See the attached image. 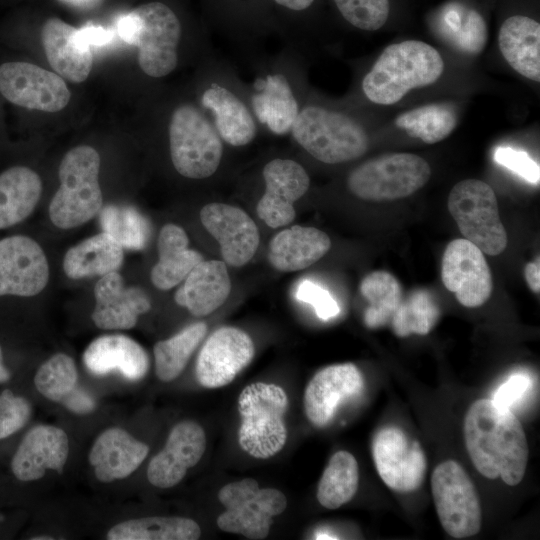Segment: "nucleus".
Masks as SVG:
<instances>
[{
    "instance_id": "f257e3e1",
    "label": "nucleus",
    "mask_w": 540,
    "mask_h": 540,
    "mask_svg": "<svg viewBox=\"0 0 540 540\" xmlns=\"http://www.w3.org/2000/svg\"><path fill=\"white\" fill-rule=\"evenodd\" d=\"M463 431L469 457L481 475L500 477L509 486L521 482L529 450L524 429L510 409L478 399L465 415Z\"/></svg>"
},
{
    "instance_id": "f03ea898",
    "label": "nucleus",
    "mask_w": 540,
    "mask_h": 540,
    "mask_svg": "<svg viewBox=\"0 0 540 540\" xmlns=\"http://www.w3.org/2000/svg\"><path fill=\"white\" fill-rule=\"evenodd\" d=\"M443 70V59L433 46L406 40L383 50L364 76L361 88L369 101L392 105L411 90L435 83Z\"/></svg>"
},
{
    "instance_id": "7ed1b4c3",
    "label": "nucleus",
    "mask_w": 540,
    "mask_h": 540,
    "mask_svg": "<svg viewBox=\"0 0 540 540\" xmlns=\"http://www.w3.org/2000/svg\"><path fill=\"white\" fill-rule=\"evenodd\" d=\"M116 31L137 47L138 64L146 76L163 78L177 68L183 28L168 4L150 1L134 7L117 18Z\"/></svg>"
},
{
    "instance_id": "20e7f679",
    "label": "nucleus",
    "mask_w": 540,
    "mask_h": 540,
    "mask_svg": "<svg viewBox=\"0 0 540 540\" xmlns=\"http://www.w3.org/2000/svg\"><path fill=\"white\" fill-rule=\"evenodd\" d=\"M195 99L211 118L223 142L244 147L253 142L259 125L245 84L225 61L210 57Z\"/></svg>"
},
{
    "instance_id": "39448f33",
    "label": "nucleus",
    "mask_w": 540,
    "mask_h": 540,
    "mask_svg": "<svg viewBox=\"0 0 540 540\" xmlns=\"http://www.w3.org/2000/svg\"><path fill=\"white\" fill-rule=\"evenodd\" d=\"M296 60V48L287 45L279 55L260 60L254 80L245 84L259 127L278 136L290 133L304 103Z\"/></svg>"
},
{
    "instance_id": "423d86ee",
    "label": "nucleus",
    "mask_w": 540,
    "mask_h": 540,
    "mask_svg": "<svg viewBox=\"0 0 540 540\" xmlns=\"http://www.w3.org/2000/svg\"><path fill=\"white\" fill-rule=\"evenodd\" d=\"M289 134L307 154L325 164L356 160L369 148V136L354 117L313 103H303Z\"/></svg>"
},
{
    "instance_id": "0eeeda50",
    "label": "nucleus",
    "mask_w": 540,
    "mask_h": 540,
    "mask_svg": "<svg viewBox=\"0 0 540 540\" xmlns=\"http://www.w3.org/2000/svg\"><path fill=\"white\" fill-rule=\"evenodd\" d=\"M167 134L172 165L182 177L204 180L218 171L225 143L195 97L173 108Z\"/></svg>"
},
{
    "instance_id": "6e6552de",
    "label": "nucleus",
    "mask_w": 540,
    "mask_h": 540,
    "mask_svg": "<svg viewBox=\"0 0 540 540\" xmlns=\"http://www.w3.org/2000/svg\"><path fill=\"white\" fill-rule=\"evenodd\" d=\"M99 170L100 156L91 146L79 145L65 154L58 171L60 187L49 205V217L56 227H78L100 212Z\"/></svg>"
},
{
    "instance_id": "1a4fd4ad",
    "label": "nucleus",
    "mask_w": 540,
    "mask_h": 540,
    "mask_svg": "<svg viewBox=\"0 0 540 540\" xmlns=\"http://www.w3.org/2000/svg\"><path fill=\"white\" fill-rule=\"evenodd\" d=\"M288 404L287 393L279 385L256 382L244 387L238 398L240 447L257 459L280 452L288 437L284 420Z\"/></svg>"
},
{
    "instance_id": "9d476101",
    "label": "nucleus",
    "mask_w": 540,
    "mask_h": 540,
    "mask_svg": "<svg viewBox=\"0 0 540 540\" xmlns=\"http://www.w3.org/2000/svg\"><path fill=\"white\" fill-rule=\"evenodd\" d=\"M430 176V165L421 156L390 153L354 168L348 175L347 187L354 196L365 201H394L414 194Z\"/></svg>"
},
{
    "instance_id": "9b49d317",
    "label": "nucleus",
    "mask_w": 540,
    "mask_h": 540,
    "mask_svg": "<svg viewBox=\"0 0 540 540\" xmlns=\"http://www.w3.org/2000/svg\"><path fill=\"white\" fill-rule=\"evenodd\" d=\"M447 205L464 239L490 256L505 250L507 234L490 185L478 179L462 180L451 189Z\"/></svg>"
},
{
    "instance_id": "f8f14e48",
    "label": "nucleus",
    "mask_w": 540,
    "mask_h": 540,
    "mask_svg": "<svg viewBox=\"0 0 540 540\" xmlns=\"http://www.w3.org/2000/svg\"><path fill=\"white\" fill-rule=\"evenodd\" d=\"M218 499L225 507L217 518L225 532L248 539H264L270 532L273 517L287 507L286 496L274 488H259L253 478L228 483L220 488Z\"/></svg>"
},
{
    "instance_id": "ddd939ff",
    "label": "nucleus",
    "mask_w": 540,
    "mask_h": 540,
    "mask_svg": "<svg viewBox=\"0 0 540 540\" xmlns=\"http://www.w3.org/2000/svg\"><path fill=\"white\" fill-rule=\"evenodd\" d=\"M431 491L439 521L447 534L462 539L480 531L482 512L479 496L458 462L447 460L435 467Z\"/></svg>"
},
{
    "instance_id": "4468645a",
    "label": "nucleus",
    "mask_w": 540,
    "mask_h": 540,
    "mask_svg": "<svg viewBox=\"0 0 540 540\" xmlns=\"http://www.w3.org/2000/svg\"><path fill=\"white\" fill-rule=\"evenodd\" d=\"M0 95L17 107L43 112L62 110L71 97L57 73L20 60L0 64Z\"/></svg>"
},
{
    "instance_id": "2eb2a0df",
    "label": "nucleus",
    "mask_w": 540,
    "mask_h": 540,
    "mask_svg": "<svg viewBox=\"0 0 540 540\" xmlns=\"http://www.w3.org/2000/svg\"><path fill=\"white\" fill-rule=\"evenodd\" d=\"M375 468L392 490L408 493L417 490L425 478L426 456L417 440L397 426H385L372 441Z\"/></svg>"
},
{
    "instance_id": "dca6fc26",
    "label": "nucleus",
    "mask_w": 540,
    "mask_h": 540,
    "mask_svg": "<svg viewBox=\"0 0 540 540\" xmlns=\"http://www.w3.org/2000/svg\"><path fill=\"white\" fill-rule=\"evenodd\" d=\"M441 278L446 289L465 307H479L491 296L493 282L484 253L464 238L446 246Z\"/></svg>"
},
{
    "instance_id": "f3484780",
    "label": "nucleus",
    "mask_w": 540,
    "mask_h": 540,
    "mask_svg": "<svg viewBox=\"0 0 540 540\" xmlns=\"http://www.w3.org/2000/svg\"><path fill=\"white\" fill-rule=\"evenodd\" d=\"M264 193L259 199L256 212L269 227L278 228L295 218L294 204L310 187L306 169L291 158L276 157L262 169Z\"/></svg>"
},
{
    "instance_id": "a211bd4d",
    "label": "nucleus",
    "mask_w": 540,
    "mask_h": 540,
    "mask_svg": "<svg viewBox=\"0 0 540 540\" xmlns=\"http://www.w3.org/2000/svg\"><path fill=\"white\" fill-rule=\"evenodd\" d=\"M254 354V343L246 332L221 327L207 338L198 354L196 378L203 387H223L249 365Z\"/></svg>"
},
{
    "instance_id": "6ab92c4d",
    "label": "nucleus",
    "mask_w": 540,
    "mask_h": 540,
    "mask_svg": "<svg viewBox=\"0 0 540 540\" xmlns=\"http://www.w3.org/2000/svg\"><path fill=\"white\" fill-rule=\"evenodd\" d=\"M48 280V261L37 242L22 235L0 240V296H34Z\"/></svg>"
},
{
    "instance_id": "aec40b11",
    "label": "nucleus",
    "mask_w": 540,
    "mask_h": 540,
    "mask_svg": "<svg viewBox=\"0 0 540 540\" xmlns=\"http://www.w3.org/2000/svg\"><path fill=\"white\" fill-rule=\"evenodd\" d=\"M205 229L218 241L225 263L241 267L256 253L260 235L252 218L241 208L219 202L200 210Z\"/></svg>"
},
{
    "instance_id": "412c9836",
    "label": "nucleus",
    "mask_w": 540,
    "mask_h": 540,
    "mask_svg": "<svg viewBox=\"0 0 540 540\" xmlns=\"http://www.w3.org/2000/svg\"><path fill=\"white\" fill-rule=\"evenodd\" d=\"M364 388L362 373L353 363L327 366L308 382L303 398L308 420L325 427L335 417L340 405L358 396Z\"/></svg>"
},
{
    "instance_id": "4be33fe9",
    "label": "nucleus",
    "mask_w": 540,
    "mask_h": 540,
    "mask_svg": "<svg viewBox=\"0 0 540 540\" xmlns=\"http://www.w3.org/2000/svg\"><path fill=\"white\" fill-rule=\"evenodd\" d=\"M206 449L203 428L194 421H182L169 433L165 447L147 468L148 481L158 488L177 485L187 470L200 461Z\"/></svg>"
},
{
    "instance_id": "5701e85b",
    "label": "nucleus",
    "mask_w": 540,
    "mask_h": 540,
    "mask_svg": "<svg viewBox=\"0 0 540 540\" xmlns=\"http://www.w3.org/2000/svg\"><path fill=\"white\" fill-rule=\"evenodd\" d=\"M94 324L105 330L133 328L138 317L151 308L148 295L139 287H125L114 271L103 275L94 287Z\"/></svg>"
},
{
    "instance_id": "b1692460",
    "label": "nucleus",
    "mask_w": 540,
    "mask_h": 540,
    "mask_svg": "<svg viewBox=\"0 0 540 540\" xmlns=\"http://www.w3.org/2000/svg\"><path fill=\"white\" fill-rule=\"evenodd\" d=\"M41 42L49 65L61 77L84 82L92 69L91 46L79 35V28L59 17H48L41 28Z\"/></svg>"
},
{
    "instance_id": "393cba45",
    "label": "nucleus",
    "mask_w": 540,
    "mask_h": 540,
    "mask_svg": "<svg viewBox=\"0 0 540 540\" xmlns=\"http://www.w3.org/2000/svg\"><path fill=\"white\" fill-rule=\"evenodd\" d=\"M68 452V437L62 429L38 425L22 440L11 461V469L18 480H37L46 470L62 472Z\"/></svg>"
},
{
    "instance_id": "a878e982",
    "label": "nucleus",
    "mask_w": 540,
    "mask_h": 540,
    "mask_svg": "<svg viewBox=\"0 0 540 540\" xmlns=\"http://www.w3.org/2000/svg\"><path fill=\"white\" fill-rule=\"evenodd\" d=\"M149 447L121 428H109L94 442L89 462L96 478L112 482L132 474L145 460Z\"/></svg>"
},
{
    "instance_id": "bb28decb",
    "label": "nucleus",
    "mask_w": 540,
    "mask_h": 540,
    "mask_svg": "<svg viewBox=\"0 0 540 540\" xmlns=\"http://www.w3.org/2000/svg\"><path fill=\"white\" fill-rule=\"evenodd\" d=\"M83 362L94 375L118 371L130 381L142 379L149 369L143 347L125 335H104L93 340L83 354Z\"/></svg>"
},
{
    "instance_id": "cd10ccee",
    "label": "nucleus",
    "mask_w": 540,
    "mask_h": 540,
    "mask_svg": "<svg viewBox=\"0 0 540 540\" xmlns=\"http://www.w3.org/2000/svg\"><path fill=\"white\" fill-rule=\"evenodd\" d=\"M231 281L225 262L202 260L184 279L174 295L175 302L194 316L203 317L218 309L228 298Z\"/></svg>"
},
{
    "instance_id": "c85d7f7f",
    "label": "nucleus",
    "mask_w": 540,
    "mask_h": 540,
    "mask_svg": "<svg viewBox=\"0 0 540 540\" xmlns=\"http://www.w3.org/2000/svg\"><path fill=\"white\" fill-rule=\"evenodd\" d=\"M330 247L331 240L323 231L294 225L272 238L268 247V260L278 271H299L320 260Z\"/></svg>"
},
{
    "instance_id": "c756f323",
    "label": "nucleus",
    "mask_w": 540,
    "mask_h": 540,
    "mask_svg": "<svg viewBox=\"0 0 540 540\" xmlns=\"http://www.w3.org/2000/svg\"><path fill=\"white\" fill-rule=\"evenodd\" d=\"M500 51L508 64L522 76L540 82V24L514 15L501 25L498 34Z\"/></svg>"
},
{
    "instance_id": "7c9ffc66",
    "label": "nucleus",
    "mask_w": 540,
    "mask_h": 540,
    "mask_svg": "<svg viewBox=\"0 0 540 540\" xmlns=\"http://www.w3.org/2000/svg\"><path fill=\"white\" fill-rule=\"evenodd\" d=\"M189 239L178 225H164L158 236V262L150 274L153 285L169 290L183 281L203 259L200 252L188 248Z\"/></svg>"
},
{
    "instance_id": "2f4dec72",
    "label": "nucleus",
    "mask_w": 540,
    "mask_h": 540,
    "mask_svg": "<svg viewBox=\"0 0 540 540\" xmlns=\"http://www.w3.org/2000/svg\"><path fill=\"white\" fill-rule=\"evenodd\" d=\"M42 193L40 176L22 165L0 173V229L25 220L35 209Z\"/></svg>"
},
{
    "instance_id": "473e14b6",
    "label": "nucleus",
    "mask_w": 540,
    "mask_h": 540,
    "mask_svg": "<svg viewBox=\"0 0 540 540\" xmlns=\"http://www.w3.org/2000/svg\"><path fill=\"white\" fill-rule=\"evenodd\" d=\"M123 258V247L101 232L71 247L64 256L63 269L71 279L103 276L118 270Z\"/></svg>"
},
{
    "instance_id": "72a5a7b5",
    "label": "nucleus",
    "mask_w": 540,
    "mask_h": 540,
    "mask_svg": "<svg viewBox=\"0 0 540 540\" xmlns=\"http://www.w3.org/2000/svg\"><path fill=\"white\" fill-rule=\"evenodd\" d=\"M200 526L184 517H146L121 522L107 533L109 540H196Z\"/></svg>"
},
{
    "instance_id": "f704fd0d",
    "label": "nucleus",
    "mask_w": 540,
    "mask_h": 540,
    "mask_svg": "<svg viewBox=\"0 0 540 540\" xmlns=\"http://www.w3.org/2000/svg\"><path fill=\"white\" fill-rule=\"evenodd\" d=\"M359 486V467L355 457L344 450L333 454L324 469L317 488V500L327 509L348 503Z\"/></svg>"
},
{
    "instance_id": "c9c22d12",
    "label": "nucleus",
    "mask_w": 540,
    "mask_h": 540,
    "mask_svg": "<svg viewBox=\"0 0 540 540\" xmlns=\"http://www.w3.org/2000/svg\"><path fill=\"white\" fill-rule=\"evenodd\" d=\"M395 124L410 137L434 144L452 133L457 125V115L450 104L433 103L400 114Z\"/></svg>"
},
{
    "instance_id": "e433bc0d",
    "label": "nucleus",
    "mask_w": 540,
    "mask_h": 540,
    "mask_svg": "<svg viewBox=\"0 0 540 540\" xmlns=\"http://www.w3.org/2000/svg\"><path fill=\"white\" fill-rule=\"evenodd\" d=\"M360 292L369 303L364 323L370 329L388 324L403 298L401 284L387 271H374L365 276Z\"/></svg>"
},
{
    "instance_id": "4c0bfd02",
    "label": "nucleus",
    "mask_w": 540,
    "mask_h": 540,
    "mask_svg": "<svg viewBox=\"0 0 540 540\" xmlns=\"http://www.w3.org/2000/svg\"><path fill=\"white\" fill-rule=\"evenodd\" d=\"M206 333L207 325L197 322L171 338L157 342L153 349L157 377L164 382L177 378Z\"/></svg>"
},
{
    "instance_id": "58836bf2",
    "label": "nucleus",
    "mask_w": 540,
    "mask_h": 540,
    "mask_svg": "<svg viewBox=\"0 0 540 540\" xmlns=\"http://www.w3.org/2000/svg\"><path fill=\"white\" fill-rule=\"evenodd\" d=\"M439 318L440 308L433 295L426 289H416L402 298L390 323L396 336L407 337L428 334Z\"/></svg>"
},
{
    "instance_id": "ea45409f",
    "label": "nucleus",
    "mask_w": 540,
    "mask_h": 540,
    "mask_svg": "<svg viewBox=\"0 0 540 540\" xmlns=\"http://www.w3.org/2000/svg\"><path fill=\"white\" fill-rule=\"evenodd\" d=\"M103 232L110 235L123 249L145 248L150 228L147 220L133 207L109 205L100 213Z\"/></svg>"
},
{
    "instance_id": "a19ab883",
    "label": "nucleus",
    "mask_w": 540,
    "mask_h": 540,
    "mask_svg": "<svg viewBox=\"0 0 540 540\" xmlns=\"http://www.w3.org/2000/svg\"><path fill=\"white\" fill-rule=\"evenodd\" d=\"M77 379L74 360L64 353H57L40 366L34 383L47 399L62 402L76 388Z\"/></svg>"
},
{
    "instance_id": "79ce46f5",
    "label": "nucleus",
    "mask_w": 540,
    "mask_h": 540,
    "mask_svg": "<svg viewBox=\"0 0 540 540\" xmlns=\"http://www.w3.org/2000/svg\"><path fill=\"white\" fill-rule=\"evenodd\" d=\"M446 34L459 50L468 54L480 53L487 42V28L483 18L474 10L467 13L463 22L456 10H448L444 16Z\"/></svg>"
},
{
    "instance_id": "37998d69",
    "label": "nucleus",
    "mask_w": 540,
    "mask_h": 540,
    "mask_svg": "<svg viewBox=\"0 0 540 540\" xmlns=\"http://www.w3.org/2000/svg\"><path fill=\"white\" fill-rule=\"evenodd\" d=\"M343 18L352 26L365 30L380 29L389 16V0H333Z\"/></svg>"
},
{
    "instance_id": "c03bdc74",
    "label": "nucleus",
    "mask_w": 540,
    "mask_h": 540,
    "mask_svg": "<svg viewBox=\"0 0 540 540\" xmlns=\"http://www.w3.org/2000/svg\"><path fill=\"white\" fill-rule=\"evenodd\" d=\"M31 406L23 397L15 396L9 389L0 394V440L19 429L28 421Z\"/></svg>"
},
{
    "instance_id": "a18cd8bd",
    "label": "nucleus",
    "mask_w": 540,
    "mask_h": 540,
    "mask_svg": "<svg viewBox=\"0 0 540 540\" xmlns=\"http://www.w3.org/2000/svg\"><path fill=\"white\" fill-rule=\"evenodd\" d=\"M295 298L312 305L316 315L325 321L336 317L340 312L339 305L331 294L311 280L306 279L298 284Z\"/></svg>"
},
{
    "instance_id": "49530a36",
    "label": "nucleus",
    "mask_w": 540,
    "mask_h": 540,
    "mask_svg": "<svg viewBox=\"0 0 540 540\" xmlns=\"http://www.w3.org/2000/svg\"><path fill=\"white\" fill-rule=\"evenodd\" d=\"M495 161L519 175L532 184H538L540 179V169L525 151L510 147H498L494 153Z\"/></svg>"
},
{
    "instance_id": "de8ad7c7",
    "label": "nucleus",
    "mask_w": 540,
    "mask_h": 540,
    "mask_svg": "<svg viewBox=\"0 0 540 540\" xmlns=\"http://www.w3.org/2000/svg\"><path fill=\"white\" fill-rule=\"evenodd\" d=\"M532 381L523 373L511 375L495 392L492 401L503 408L510 409L530 391Z\"/></svg>"
},
{
    "instance_id": "09e8293b",
    "label": "nucleus",
    "mask_w": 540,
    "mask_h": 540,
    "mask_svg": "<svg viewBox=\"0 0 540 540\" xmlns=\"http://www.w3.org/2000/svg\"><path fill=\"white\" fill-rule=\"evenodd\" d=\"M61 403L77 414H88L95 408V401L91 395L78 388H75Z\"/></svg>"
},
{
    "instance_id": "8fccbe9b",
    "label": "nucleus",
    "mask_w": 540,
    "mask_h": 540,
    "mask_svg": "<svg viewBox=\"0 0 540 540\" xmlns=\"http://www.w3.org/2000/svg\"><path fill=\"white\" fill-rule=\"evenodd\" d=\"M81 39L88 45H105L113 38V32L102 26L87 24L79 28Z\"/></svg>"
},
{
    "instance_id": "3c124183",
    "label": "nucleus",
    "mask_w": 540,
    "mask_h": 540,
    "mask_svg": "<svg viewBox=\"0 0 540 540\" xmlns=\"http://www.w3.org/2000/svg\"><path fill=\"white\" fill-rule=\"evenodd\" d=\"M524 277L529 288L535 292L540 291V262L539 258L527 263L524 269Z\"/></svg>"
},
{
    "instance_id": "603ef678",
    "label": "nucleus",
    "mask_w": 540,
    "mask_h": 540,
    "mask_svg": "<svg viewBox=\"0 0 540 540\" xmlns=\"http://www.w3.org/2000/svg\"><path fill=\"white\" fill-rule=\"evenodd\" d=\"M278 6L289 11L300 12L308 9L315 0H273Z\"/></svg>"
},
{
    "instance_id": "864d4df0",
    "label": "nucleus",
    "mask_w": 540,
    "mask_h": 540,
    "mask_svg": "<svg viewBox=\"0 0 540 540\" xmlns=\"http://www.w3.org/2000/svg\"><path fill=\"white\" fill-rule=\"evenodd\" d=\"M10 378V374L8 370L3 365V357H2V350L0 347V383L5 382Z\"/></svg>"
},
{
    "instance_id": "5fc2aeb1",
    "label": "nucleus",
    "mask_w": 540,
    "mask_h": 540,
    "mask_svg": "<svg viewBox=\"0 0 540 540\" xmlns=\"http://www.w3.org/2000/svg\"><path fill=\"white\" fill-rule=\"evenodd\" d=\"M67 1H71V2L77 3V4H83V3H90L93 0H67Z\"/></svg>"
},
{
    "instance_id": "6e6d98bb",
    "label": "nucleus",
    "mask_w": 540,
    "mask_h": 540,
    "mask_svg": "<svg viewBox=\"0 0 540 540\" xmlns=\"http://www.w3.org/2000/svg\"><path fill=\"white\" fill-rule=\"evenodd\" d=\"M32 539H34V540H40V539H41V540H46V539H50V540H51V539H53V538H52V537H34V538H32Z\"/></svg>"
}]
</instances>
